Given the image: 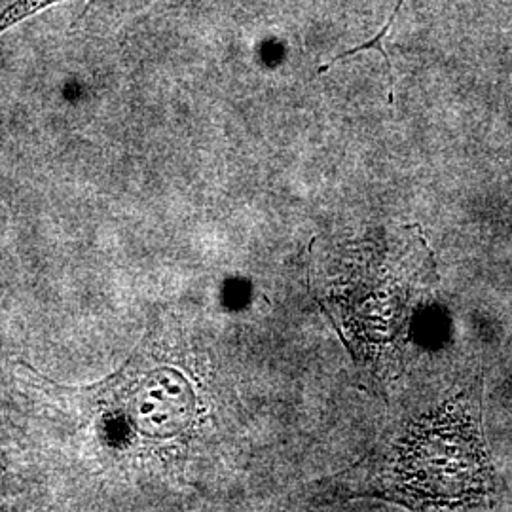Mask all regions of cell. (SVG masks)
<instances>
[{"label": "cell", "instance_id": "1", "mask_svg": "<svg viewBox=\"0 0 512 512\" xmlns=\"http://www.w3.org/2000/svg\"><path fill=\"white\" fill-rule=\"evenodd\" d=\"M484 471L475 431L456 412H439L416 423L397 461L399 486L421 505L471 501L486 484Z\"/></svg>", "mask_w": 512, "mask_h": 512}, {"label": "cell", "instance_id": "2", "mask_svg": "<svg viewBox=\"0 0 512 512\" xmlns=\"http://www.w3.org/2000/svg\"><path fill=\"white\" fill-rule=\"evenodd\" d=\"M126 420L150 437H167L183 427L190 410V395L171 374H152L133 382L124 395Z\"/></svg>", "mask_w": 512, "mask_h": 512}, {"label": "cell", "instance_id": "4", "mask_svg": "<svg viewBox=\"0 0 512 512\" xmlns=\"http://www.w3.org/2000/svg\"><path fill=\"white\" fill-rule=\"evenodd\" d=\"M353 52L351 50H348V52H342V54L336 55L332 61H330L329 65H325V67H321L319 71H327L329 69L330 65H334L336 61H342V59H346V57H351ZM385 67H387V74H389V80H391V84H393V69H391V59L389 61H385ZM391 90H393V86H391Z\"/></svg>", "mask_w": 512, "mask_h": 512}, {"label": "cell", "instance_id": "3", "mask_svg": "<svg viewBox=\"0 0 512 512\" xmlns=\"http://www.w3.org/2000/svg\"><path fill=\"white\" fill-rule=\"evenodd\" d=\"M69 0H12L0 8V37L19 23L35 18L40 12Z\"/></svg>", "mask_w": 512, "mask_h": 512}]
</instances>
